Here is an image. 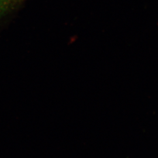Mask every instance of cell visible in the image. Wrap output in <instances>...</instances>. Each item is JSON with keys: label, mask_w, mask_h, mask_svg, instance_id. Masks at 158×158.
I'll return each instance as SVG.
<instances>
[]
</instances>
